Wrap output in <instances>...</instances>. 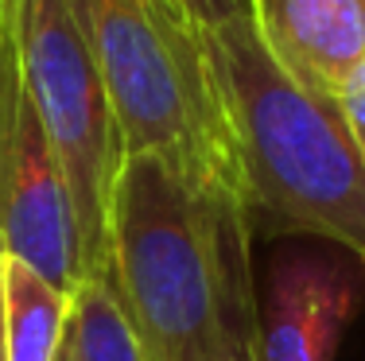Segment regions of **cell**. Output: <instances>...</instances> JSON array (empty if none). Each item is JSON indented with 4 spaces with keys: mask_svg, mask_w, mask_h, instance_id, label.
Segmentation results:
<instances>
[{
    "mask_svg": "<svg viewBox=\"0 0 365 361\" xmlns=\"http://www.w3.org/2000/svg\"><path fill=\"white\" fill-rule=\"evenodd\" d=\"M249 214L160 156H128L109 206V268L148 361H230L253 338Z\"/></svg>",
    "mask_w": 365,
    "mask_h": 361,
    "instance_id": "6da1fadb",
    "label": "cell"
},
{
    "mask_svg": "<svg viewBox=\"0 0 365 361\" xmlns=\"http://www.w3.org/2000/svg\"><path fill=\"white\" fill-rule=\"evenodd\" d=\"M237 148L249 218L323 237L365 268V159L330 98L299 85L253 16L202 28Z\"/></svg>",
    "mask_w": 365,
    "mask_h": 361,
    "instance_id": "7a4b0ae2",
    "label": "cell"
},
{
    "mask_svg": "<svg viewBox=\"0 0 365 361\" xmlns=\"http://www.w3.org/2000/svg\"><path fill=\"white\" fill-rule=\"evenodd\" d=\"M98 58L128 156H160L245 206L237 148L202 23L179 0H66Z\"/></svg>",
    "mask_w": 365,
    "mask_h": 361,
    "instance_id": "3957f363",
    "label": "cell"
},
{
    "mask_svg": "<svg viewBox=\"0 0 365 361\" xmlns=\"http://www.w3.org/2000/svg\"><path fill=\"white\" fill-rule=\"evenodd\" d=\"M16 43L58 167L71 187L86 280L109 268V206L125 167V140L98 58L66 0H16Z\"/></svg>",
    "mask_w": 365,
    "mask_h": 361,
    "instance_id": "277c9868",
    "label": "cell"
},
{
    "mask_svg": "<svg viewBox=\"0 0 365 361\" xmlns=\"http://www.w3.org/2000/svg\"><path fill=\"white\" fill-rule=\"evenodd\" d=\"M0 241L55 288H82V241L71 187L58 167L16 43V12L0 28Z\"/></svg>",
    "mask_w": 365,
    "mask_h": 361,
    "instance_id": "5b68a950",
    "label": "cell"
},
{
    "mask_svg": "<svg viewBox=\"0 0 365 361\" xmlns=\"http://www.w3.org/2000/svg\"><path fill=\"white\" fill-rule=\"evenodd\" d=\"M361 295L365 268L354 256H276L253 323V361H334Z\"/></svg>",
    "mask_w": 365,
    "mask_h": 361,
    "instance_id": "8992f818",
    "label": "cell"
},
{
    "mask_svg": "<svg viewBox=\"0 0 365 361\" xmlns=\"http://www.w3.org/2000/svg\"><path fill=\"white\" fill-rule=\"evenodd\" d=\"M272 58L311 93L334 101L365 63V0H249Z\"/></svg>",
    "mask_w": 365,
    "mask_h": 361,
    "instance_id": "52a82bcc",
    "label": "cell"
},
{
    "mask_svg": "<svg viewBox=\"0 0 365 361\" xmlns=\"http://www.w3.org/2000/svg\"><path fill=\"white\" fill-rule=\"evenodd\" d=\"M0 299H4L8 361H55L71 334L74 295L39 276L31 264L4 248L0 261Z\"/></svg>",
    "mask_w": 365,
    "mask_h": 361,
    "instance_id": "ba28073f",
    "label": "cell"
},
{
    "mask_svg": "<svg viewBox=\"0 0 365 361\" xmlns=\"http://www.w3.org/2000/svg\"><path fill=\"white\" fill-rule=\"evenodd\" d=\"M71 334L82 361H148L106 272L82 280V288L74 291Z\"/></svg>",
    "mask_w": 365,
    "mask_h": 361,
    "instance_id": "9c48e42d",
    "label": "cell"
},
{
    "mask_svg": "<svg viewBox=\"0 0 365 361\" xmlns=\"http://www.w3.org/2000/svg\"><path fill=\"white\" fill-rule=\"evenodd\" d=\"M334 105H338V113H342L346 128H350L354 144H358V152L365 159V63H358L346 74V82L334 93Z\"/></svg>",
    "mask_w": 365,
    "mask_h": 361,
    "instance_id": "30bf717a",
    "label": "cell"
},
{
    "mask_svg": "<svg viewBox=\"0 0 365 361\" xmlns=\"http://www.w3.org/2000/svg\"><path fill=\"white\" fill-rule=\"evenodd\" d=\"M190 16H195L202 28H218L225 20H237V16H253L249 0H179Z\"/></svg>",
    "mask_w": 365,
    "mask_h": 361,
    "instance_id": "8fae6325",
    "label": "cell"
},
{
    "mask_svg": "<svg viewBox=\"0 0 365 361\" xmlns=\"http://www.w3.org/2000/svg\"><path fill=\"white\" fill-rule=\"evenodd\" d=\"M0 261H4V241H0ZM0 361H8V338H4V299H0Z\"/></svg>",
    "mask_w": 365,
    "mask_h": 361,
    "instance_id": "7c38bea8",
    "label": "cell"
},
{
    "mask_svg": "<svg viewBox=\"0 0 365 361\" xmlns=\"http://www.w3.org/2000/svg\"><path fill=\"white\" fill-rule=\"evenodd\" d=\"M55 361H82L78 357V346H74V334H66V342H63V350H58Z\"/></svg>",
    "mask_w": 365,
    "mask_h": 361,
    "instance_id": "4fadbf2b",
    "label": "cell"
},
{
    "mask_svg": "<svg viewBox=\"0 0 365 361\" xmlns=\"http://www.w3.org/2000/svg\"><path fill=\"white\" fill-rule=\"evenodd\" d=\"M12 12H16V0H0V28L12 20Z\"/></svg>",
    "mask_w": 365,
    "mask_h": 361,
    "instance_id": "5bb4252c",
    "label": "cell"
},
{
    "mask_svg": "<svg viewBox=\"0 0 365 361\" xmlns=\"http://www.w3.org/2000/svg\"><path fill=\"white\" fill-rule=\"evenodd\" d=\"M230 361H253V338H249L245 346H241V350H237V354H233Z\"/></svg>",
    "mask_w": 365,
    "mask_h": 361,
    "instance_id": "9a60e30c",
    "label": "cell"
}]
</instances>
